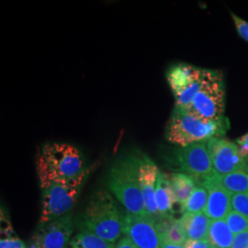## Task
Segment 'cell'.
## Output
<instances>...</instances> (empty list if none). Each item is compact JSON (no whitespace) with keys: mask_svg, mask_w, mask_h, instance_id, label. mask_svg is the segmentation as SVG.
Segmentation results:
<instances>
[{"mask_svg":"<svg viewBox=\"0 0 248 248\" xmlns=\"http://www.w3.org/2000/svg\"><path fill=\"white\" fill-rule=\"evenodd\" d=\"M160 248H186V245H175V244H160Z\"/></svg>","mask_w":248,"mask_h":248,"instance_id":"obj_30","label":"cell"},{"mask_svg":"<svg viewBox=\"0 0 248 248\" xmlns=\"http://www.w3.org/2000/svg\"><path fill=\"white\" fill-rule=\"evenodd\" d=\"M0 248H26L23 241L16 235L9 218L1 212V240Z\"/></svg>","mask_w":248,"mask_h":248,"instance_id":"obj_21","label":"cell"},{"mask_svg":"<svg viewBox=\"0 0 248 248\" xmlns=\"http://www.w3.org/2000/svg\"><path fill=\"white\" fill-rule=\"evenodd\" d=\"M160 170L146 155H139V182L147 215L155 220L159 217L155 202V188Z\"/></svg>","mask_w":248,"mask_h":248,"instance_id":"obj_12","label":"cell"},{"mask_svg":"<svg viewBox=\"0 0 248 248\" xmlns=\"http://www.w3.org/2000/svg\"><path fill=\"white\" fill-rule=\"evenodd\" d=\"M139 155L133 152L118 156L108 171V186L128 213L148 216L139 182Z\"/></svg>","mask_w":248,"mask_h":248,"instance_id":"obj_2","label":"cell"},{"mask_svg":"<svg viewBox=\"0 0 248 248\" xmlns=\"http://www.w3.org/2000/svg\"><path fill=\"white\" fill-rule=\"evenodd\" d=\"M115 248H136V247L133 245V242L131 240L124 235L118 241Z\"/></svg>","mask_w":248,"mask_h":248,"instance_id":"obj_29","label":"cell"},{"mask_svg":"<svg viewBox=\"0 0 248 248\" xmlns=\"http://www.w3.org/2000/svg\"><path fill=\"white\" fill-rule=\"evenodd\" d=\"M160 244L186 245L187 240L178 219L172 216H159L155 220Z\"/></svg>","mask_w":248,"mask_h":248,"instance_id":"obj_14","label":"cell"},{"mask_svg":"<svg viewBox=\"0 0 248 248\" xmlns=\"http://www.w3.org/2000/svg\"><path fill=\"white\" fill-rule=\"evenodd\" d=\"M70 245L74 248H115L114 244L102 239L82 226H79L78 232L72 238Z\"/></svg>","mask_w":248,"mask_h":248,"instance_id":"obj_20","label":"cell"},{"mask_svg":"<svg viewBox=\"0 0 248 248\" xmlns=\"http://www.w3.org/2000/svg\"><path fill=\"white\" fill-rule=\"evenodd\" d=\"M74 232L71 213L49 222L41 223L32 236V248H67Z\"/></svg>","mask_w":248,"mask_h":248,"instance_id":"obj_10","label":"cell"},{"mask_svg":"<svg viewBox=\"0 0 248 248\" xmlns=\"http://www.w3.org/2000/svg\"><path fill=\"white\" fill-rule=\"evenodd\" d=\"M225 85L222 72L204 68L203 78L187 110L206 121L225 118Z\"/></svg>","mask_w":248,"mask_h":248,"instance_id":"obj_6","label":"cell"},{"mask_svg":"<svg viewBox=\"0 0 248 248\" xmlns=\"http://www.w3.org/2000/svg\"><path fill=\"white\" fill-rule=\"evenodd\" d=\"M178 220L187 241H198L207 238L211 220L203 212L195 214L183 213L182 217Z\"/></svg>","mask_w":248,"mask_h":248,"instance_id":"obj_15","label":"cell"},{"mask_svg":"<svg viewBox=\"0 0 248 248\" xmlns=\"http://www.w3.org/2000/svg\"><path fill=\"white\" fill-rule=\"evenodd\" d=\"M169 179L177 203L182 206L183 211V207L194 191L198 183L193 177L181 172L172 173L169 175Z\"/></svg>","mask_w":248,"mask_h":248,"instance_id":"obj_17","label":"cell"},{"mask_svg":"<svg viewBox=\"0 0 248 248\" xmlns=\"http://www.w3.org/2000/svg\"><path fill=\"white\" fill-rule=\"evenodd\" d=\"M208 190V201L203 213L211 221H219L226 218L232 211V196L229 191L216 184L212 177L203 184Z\"/></svg>","mask_w":248,"mask_h":248,"instance_id":"obj_13","label":"cell"},{"mask_svg":"<svg viewBox=\"0 0 248 248\" xmlns=\"http://www.w3.org/2000/svg\"><path fill=\"white\" fill-rule=\"evenodd\" d=\"M73 248V247H72L71 245H69V247H68V248Z\"/></svg>","mask_w":248,"mask_h":248,"instance_id":"obj_31","label":"cell"},{"mask_svg":"<svg viewBox=\"0 0 248 248\" xmlns=\"http://www.w3.org/2000/svg\"><path fill=\"white\" fill-rule=\"evenodd\" d=\"M186 248H213L210 243L206 239L198 240V241H187Z\"/></svg>","mask_w":248,"mask_h":248,"instance_id":"obj_27","label":"cell"},{"mask_svg":"<svg viewBox=\"0 0 248 248\" xmlns=\"http://www.w3.org/2000/svg\"><path fill=\"white\" fill-rule=\"evenodd\" d=\"M36 169L40 186L80 177L86 169L84 157L76 146L66 142H47L38 152Z\"/></svg>","mask_w":248,"mask_h":248,"instance_id":"obj_1","label":"cell"},{"mask_svg":"<svg viewBox=\"0 0 248 248\" xmlns=\"http://www.w3.org/2000/svg\"><path fill=\"white\" fill-rule=\"evenodd\" d=\"M123 232L136 248H160V240L155 220L148 216L124 214Z\"/></svg>","mask_w":248,"mask_h":248,"instance_id":"obj_11","label":"cell"},{"mask_svg":"<svg viewBox=\"0 0 248 248\" xmlns=\"http://www.w3.org/2000/svg\"><path fill=\"white\" fill-rule=\"evenodd\" d=\"M213 181L222 186L231 194H248V172H234L225 176L214 175Z\"/></svg>","mask_w":248,"mask_h":248,"instance_id":"obj_19","label":"cell"},{"mask_svg":"<svg viewBox=\"0 0 248 248\" xmlns=\"http://www.w3.org/2000/svg\"><path fill=\"white\" fill-rule=\"evenodd\" d=\"M207 146L215 175L225 176L240 171L248 173V156L236 142L213 137L207 141Z\"/></svg>","mask_w":248,"mask_h":248,"instance_id":"obj_8","label":"cell"},{"mask_svg":"<svg viewBox=\"0 0 248 248\" xmlns=\"http://www.w3.org/2000/svg\"><path fill=\"white\" fill-rule=\"evenodd\" d=\"M225 222L233 234L248 231V218L232 210L226 216Z\"/></svg>","mask_w":248,"mask_h":248,"instance_id":"obj_23","label":"cell"},{"mask_svg":"<svg viewBox=\"0 0 248 248\" xmlns=\"http://www.w3.org/2000/svg\"><path fill=\"white\" fill-rule=\"evenodd\" d=\"M232 210L248 218V194L232 196Z\"/></svg>","mask_w":248,"mask_h":248,"instance_id":"obj_24","label":"cell"},{"mask_svg":"<svg viewBox=\"0 0 248 248\" xmlns=\"http://www.w3.org/2000/svg\"><path fill=\"white\" fill-rule=\"evenodd\" d=\"M80 226L115 244L123 233V216L112 196L103 189L91 196Z\"/></svg>","mask_w":248,"mask_h":248,"instance_id":"obj_4","label":"cell"},{"mask_svg":"<svg viewBox=\"0 0 248 248\" xmlns=\"http://www.w3.org/2000/svg\"><path fill=\"white\" fill-rule=\"evenodd\" d=\"M236 143L239 146L241 151L248 156V133L242 136L241 138H238L236 140Z\"/></svg>","mask_w":248,"mask_h":248,"instance_id":"obj_28","label":"cell"},{"mask_svg":"<svg viewBox=\"0 0 248 248\" xmlns=\"http://www.w3.org/2000/svg\"><path fill=\"white\" fill-rule=\"evenodd\" d=\"M155 202L159 216L174 217V206L177 203V200L171 186L169 175L162 171H160L157 178L155 188Z\"/></svg>","mask_w":248,"mask_h":248,"instance_id":"obj_16","label":"cell"},{"mask_svg":"<svg viewBox=\"0 0 248 248\" xmlns=\"http://www.w3.org/2000/svg\"><path fill=\"white\" fill-rule=\"evenodd\" d=\"M230 129L229 120L206 121L186 108H174L166 129L169 142L184 147L196 142H205L213 137H222Z\"/></svg>","mask_w":248,"mask_h":248,"instance_id":"obj_3","label":"cell"},{"mask_svg":"<svg viewBox=\"0 0 248 248\" xmlns=\"http://www.w3.org/2000/svg\"><path fill=\"white\" fill-rule=\"evenodd\" d=\"M234 235L225 220L211 221L206 240L213 248H231Z\"/></svg>","mask_w":248,"mask_h":248,"instance_id":"obj_18","label":"cell"},{"mask_svg":"<svg viewBox=\"0 0 248 248\" xmlns=\"http://www.w3.org/2000/svg\"><path fill=\"white\" fill-rule=\"evenodd\" d=\"M204 68L178 62L172 65L167 72V80L176 100L175 107L187 109L203 78Z\"/></svg>","mask_w":248,"mask_h":248,"instance_id":"obj_7","label":"cell"},{"mask_svg":"<svg viewBox=\"0 0 248 248\" xmlns=\"http://www.w3.org/2000/svg\"><path fill=\"white\" fill-rule=\"evenodd\" d=\"M89 171L71 180L52 181L42 185V211L39 224L51 222L70 213L79 197Z\"/></svg>","mask_w":248,"mask_h":248,"instance_id":"obj_5","label":"cell"},{"mask_svg":"<svg viewBox=\"0 0 248 248\" xmlns=\"http://www.w3.org/2000/svg\"><path fill=\"white\" fill-rule=\"evenodd\" d=\"M208 201V190L207 188L201 184L196 186L194 191L192 192L189 199L187 200L185 206L183 207V213H202L206 207Z\"/></svg>","mask_w":248,"mask_h":248,"instance_id":"obj_22","label":"cell"},{"mask_svg":"<svg viewBox=\"0 0 248 248\" xmlns=\"http://www.w3.org/2000/svg\"><path fill=\"white\" fill-rule=\"evenodd\" d=\"M231 248H248V231L235 234Z\"/></svg>","mask_w":248,"mask_h":248,"instance_id":"obj_26","label":"cell"},{"mask_svg":"<svg viewBox=\"0 0 248 248\" xmlns=\"http://www.w3.org/2000/svg\"><path fill=\"white\" fill-rule=\"evenodd\" d=\"M176 160L181 173L193 177L198 184H203L215 175L207 141L180 147L177 151Z\"/></svg>","mask_w":248,"mask_h":248,"instance_id":"obj_9","label":"cell"},{"mask_svg":"<svg viewBox=\"0 0 248 248\" xmlns=\"http://www.w3.org/2000/svg\"><path fill=\"white\" fill-rule=\"evenodd\" d=\"M231 16L233 19V22L235 24V28L239 33V35L248 43V22L244 20L243 18L236 16L233 13H231Z\"/></svg>","mask_w":248,"mask_h":248,"instance_id":"obj_25","label":"cell"}]
</instances>
